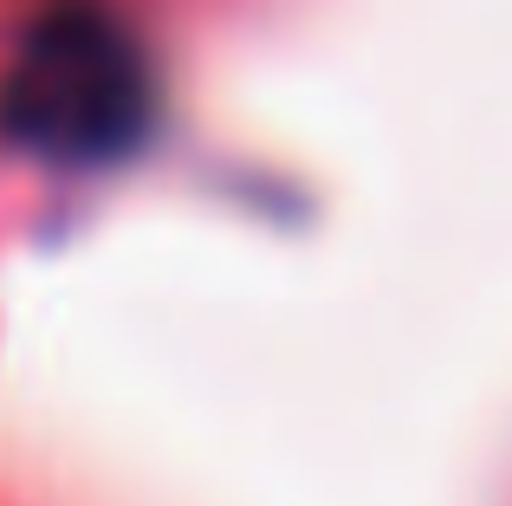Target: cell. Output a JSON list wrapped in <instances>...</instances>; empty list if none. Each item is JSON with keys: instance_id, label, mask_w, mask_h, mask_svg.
I'll return each instance as SVG.
<instances>
[{"instance_id": "cell-1", "label": "cell", "mask_w": 512, "mask_h": 506, "mask_svg": "<svg viewBox=\"0 0 512 506\" xmlns=\"http://www.w3.org/2000/svg\"><path fill=\"white\" fill-rule=\"evenodd\" d=\"M150 124V72L104 7H52L7 78V130L59 163H104Z\"/></svg>"}]
</instances>
